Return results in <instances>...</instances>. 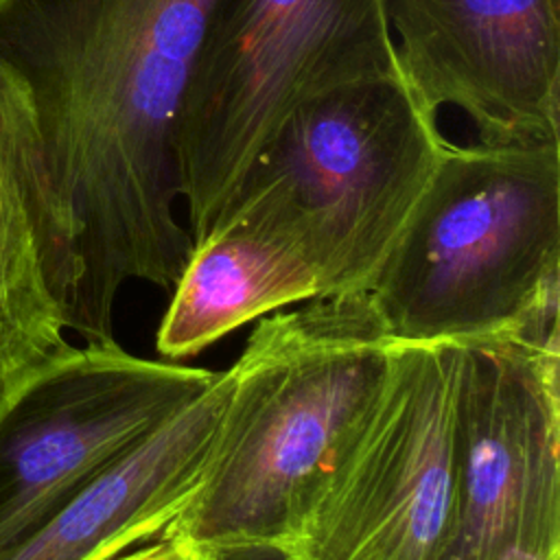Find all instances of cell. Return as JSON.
<instances>
[{
    "label": "cell",
    "mask_w": 560,
    "mask_h": 560,
    "mask_svg": "<svg viewBox=\"0 0 560 560\" xmlns=\"http://www.w3.org/2000/svg\"><path fill=\"white\" fill-rule=\"evenodd\" d=\"M433 560H560V330L462 343L455 494Z\"/></svg>",
    "instance_id": "7"
},
{
    "label": "cell",
    "mask_w": 560,
    "mask_h": 560,
    "mask_svg": "<svg viewBox=\"0 0 560 560\" xmlns=\"http://www.w3.org/2000/svg\"><path fill=\"white\" fill-rule=\"evenodd\" d=\"M221 0H0V66L24 88L77 225L68 330L114 339L122 284L171 291L192 249L175 219L177 127Z\"/></svg>",
    "instance_id": "1"
},
{
    "label": "cell",
    "mask_w": 560,
    "mask_h": 560,
    "mask_svg": "<svg viewBox=\"0 0 560 560\" xmlns=\"http://www.w3.org/2000/svg\"><path fill=\"white\" fill-rule=\"evenodd\" d=\"M398 77L385 0H221L177 127L192 245L208 236L254 155L302 103Z\"/></svg>",
    "instance_id": "5"
},
{
    "label": "cell",
    "mask_w": 560,
    "mask_h": 560,
    "mask_svg": "<svg viewBox=\"0 0 560 560\" xmlns=\"http://www.w3.org/2000/svg\"><path fill=\"white\" fill-rule=\"evenodd\" d=\"M402 77L483 144L560 142V0H385Z\"/></svg>",
    "instance_id": "9"
},
{
    "label": "cell",
    "mask_w": 560,
    "mask_h": 560,
    "mask_svg": "<svg viewBox=\"0 0 560 560\" xmlns=\"http://www.w3.org/2000/svg\"><path fill=\"white\" fill-rule=\"evenodd\" d=\"M446 147L405 77L341 85L282 122L214 225H276L308 249L326 295L368 291Z\"/></svg>",
    "instance_id": "4"
},
{
    "label": "cell",
    "mask_w": 560,
    "mask_h": 560,
    "mask_svg": "<svg viewBox=\"0 0 560 560\" xmlns=\"http://www.w3.org/2000/svg\"><path fill=\"white\" fill-rule=\"evenodd\" d=\"M387 341L368 291L317 295L256 319L228 368L199 488L164 534L217 553L273 547L378 381Z\"/></svg>",
    "instance_id": "2"
},
{
    "label": "cell",
    "mask_w": 560,
    "mask_h": 560,
    "mask_svg": "<svg viewBox=\"0 0 560 560\" xmlns=\"http://www.w3.org/2000/svg\"><path fill=\"white\" fill-rule=\"evenodd\" d=\"M368 293L389 339L560 330V142H448Z\"/></svg>",
    "instance_id": "3"
},
{
    "label": "cell",
    "mask_w": 560,
    "mask_h": 560,
    "mask_svg": "<svg viewBox=\"0 0 560 560\" xmlns=\"http://www.w3.org/2000/svg\"><path fill=\"white\" fill-rule=\"evenodd\" d=\"M230 387L228 370L98 472L0 560H107L160 538L199 488Z\"/></svg>",
    "instance_id": "11"
},
{
    "label": "cell",
    "mask_w": 560,
    "mask_h": 560,
    "mask_svg": "<svg viewBox=\"0 0 560 560\" xmlns=\"http://www.w3.org/2000/svg\"><path fill=\"white\" fill-rule=\"evenodd\" d=\"M81 280L77 225L24 88L0 66V392L63 352Z\"/></svg>",
    "instance_id": "10"
},
{
    "label": "cell",
    "mask_w": 560,
    "mask_h": 560,
    "mask_svg": "<svg viewBox=\"0 0 560 560\" xmlns=\"http://www.w3.org/2000/svg\"><path fill=\"white\" fill-rule=\"evenodd\" d=\"M459 341L389 339L383 370L271 549L284 560H433L457 477Z\"/></svg>",
    "instance_id": "6"
},
{
    "label": "cell",
    "mask_w": 560,
    "mask_h": 560,
    "mask_svg": "<svg viewBox=\"0 0 560 560\" xmlns=\"http://www.w3.org/2000/svg\"><path fill=\"white\" fill-rule=\"evenodd\" d=\"M107 560H221V556L177 534H162L155 540L127 549Z\"/></svg>",
    "instance_id": "13"
},
{
    "label": "cell",
    "mask_w": 560,
    "mask_h": 560,
    "mask_svg": "<svg viewBox=\"0 0 560 560\" xmlns=\"http://www.w3.org/2000/svg\"><path fill=\"white\" fill-rule=\"evenodd\" d=\"M214 376L112 339L70 343L0 392V547L39 527Z\"/></svg>",
    "instance_id": "8"
},
{
    "label": "cell",
    "mask_w": 560,
    "mask_h": 560,
    "mask_svg": "<svg viewBox=\"0 0 560 560\" xmlns=\"http://www.w3.org/2000/svg\"><path fill=\"white\" fill-rule=\"evenodd\" d=\"M326 295L308 249L289 232L228 219L192 245L171 289L155 348L168 361L195 357L243 324Z\"/></svg>",
    "instance_id": "12"
},
{
    "label": "cell",
    "mask_w": 560,
    "mask_h": 560,
    "mask_svg": "<svg viewBox=\"0 0 560 560\" xmlns=\"http://www.w3.org/2000/svg\"><path fill=\"white\" fill-rule=\"evenodd\" d=\"M221 560H284L271 547H249V549H234L228 553H219Z\"/></svg>",
    "instance_id": "14"
}]
</instances>
